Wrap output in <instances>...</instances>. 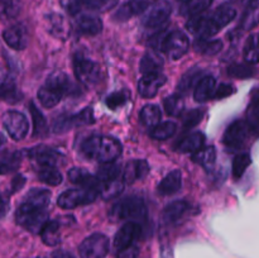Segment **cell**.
<instances>
[{
	"mask_svg": "<svg viewBox=\"0 0 259 258\" xmlns=\"http://www.w3.org/2000/svg\"><path fill=\"white\" fill-rule=\"evenodd\" d=\"M38 177H39L40 181L50 185V186H58L62 182V175L55 167L40 168L38 172Z\"/></svg>",
	"mask_w": 259,
	"mask_h": 258,
	"instance_id": "ee69618b",
	"label": "cell"
},
{
	"mask_svg": "<svg viewBox=\"0 0 259 258\" xmlns=\"http://www.w3.org/2000/svg\"><path fill=\"white\" fill-rule=\"evenodd\" d=\"M195 48L197 52L205 56H215L222 51L223 42L219 39H206V38H197L195 42Z\"/></svg>",
	"mask_w": 259,
	"mask_h": 258,
	"instance_id": "d590c367",
	"label": "cell"
},
{
	"mask_svg": "<svg viewBox=\"0 0 259 258\" xmlns=\"http://www.w3.org/2000/svg\"><path fill=\"white\" fill-rule=\"evenodd\" d=\"M252 133L249 125L245 120H234L225 131L223 136V143L230 151H237L242 148L247 142L248 137Z\"/></svg>",
	"mask_w": 259,
	"mask_h": 258,
	"instance_id": "9c48e42d",
	"label": "cell"
},
{
	"mask_svg": "<svg viewBox=\"0 0 259 258\" xmlns=\"http://www.w3.org/2000/svg\"><path fill=\"white\" fill-rule=\"evenodd\" d=\"M73 70L77 80L86 88L96 85L100 80V67L98 63L80 55L73 60Z\"/></svg>",
	"mask_w": 259,
	"mask_h": 258,
	"instance_id": "ba28073f",
	"label": "cell"
},
{
	"mask_svg": "<svg viewBox=\"0 0 259 258\" xmlns=\"http://www.w3.org/2000/svg\"><path fill=\"white\" fill-rule=\"evenodd\" d=\"M81 152L89 159H95L101 163H110L121 154V144L111 137L93 136L82 142Z\"/></svg>",
	"mask_w": 259,
	"mask_h": 258,
	"instance_id": "6da1fadb",
	"label": "cell"
},
{
	"mask_svg": "<svg viewBox=\"0 0 259 258\" xmlns=\"http://www.w3.org/2000/svg\"><path fill=\"white\" fill-rule=\"evenodd\" d=\"M77 29L82 34L96 35L103 30V22L93 14H82L77 19Z\"/></svg>",
	"mask_w": 259,
	"mask_h": 258,
	"instance_id": "d4e9b609",
	"label": "cell"
},
{
	"mask_svg": "<svg viewBox=\"0 0 259 258\" xmlns=\"http://www.w3.org/2000/svg\"><path fill=\"white\" fill-rule=\"evenodd\" d=\"M204 109H195V110L187 113V115L185 116V128H191V126L196 125L201 121L202 116H204Z\"/></svg>",
	"mask_w": 259,
	"mask_h": 258,
	"instance_id": "f5cc1de1",
	"label": "cell"
},
{
	"mask_svg": "<svg viewBox=\"0 0 259 258\" xmlns=\"http://www.w3.org/2000/svg\"><path fill=\"white\" fill-rule=\"evenodd\" d=\"M243 2H244V3H245V4H247V3H249V2H250V0H243Z\"/></svg>",
	"mask_w": 259,
	"mask_h": 258,
	"instance_id": "94428289",
	"label": "cell"
},
{
	"mask_svg": "<svg viewBox=\"0 0 259 258\" xmlns=\"http://www.w3.org/2000/svg\"><path fill=\"white\" fill-rule=\"evenodd\" d=\"M121 174V168L114 163H104L103 166L99 168L98 174H96V179L99 182H106L113 181V180H118Z\"/></svg>",
	"mask_w": 259,
	"mask_h": 258,
	"instance_id": "b9f144b4",
	"label": "cell"
},
{
	"mask_svg": "<svg viewBox=\"0 0 259 258\" xmlns=\"http://www.w3.org/2000/svg\"><path fill=\"white\" fill-rule=\"evenodd\" d=\"M212 0H184L182 12L186 15H199L210 7Z\"/></svg>",
	"mask_w": 259,
	"mask_h": 258,
	"instance_id": "7bdbcfd3",
	"label": "cell"
},
{
	"mask_svg": "<svg viewBox=\"0 0 259 258\" xmlns=\"http://www.w3.org/2000/svg\"><path fill=\"white\" fill-rule=\"evenodd\" d=\"M166 76L162 75L161 72L156 73H147L138 82V93L143 98H153L157 95L159 89L166 83Z\"/></svg>",
	"mask_w": 259,
	"mask_h": 258,
	"instance_id": "4fadbf2b",
	"label": "cell"
},
{
	"mask_svg": "<svg viewBox=\"0 0 259 258\" xmlns=\"http://www.w3.org/2000/svg\"><path fill=\"white\" fill-rule=\"evenodd\" d=\"M215 90H217V81L212 76H205L199 82L196 83V88L194 91V98L196 101L204 103L214 98Z\"/></svg>",
	"mask_w": 259,
	"mask_h": 258,
	"instance_id": "7402d4cb",
	"label": "cell"
},
{
	"mask_svg": "<svg viewBox=\"0 0 259 258\" xmlns=\"http://www.w3.org/2000/svg\"><path fill=\"white\" fill-rule=\"evenodd\" d=\"M177 125L174 121H163V123H158L156 126H153L151 132V137L157 141H164L168 139L176 133Z\"/></svg>",
	"mask_w": 259,
	"mask_h": 258,
	"instance_id": "f35d334b",
	"label": "cell"
},
{
	"mask_svg": "<svg viewBox=\"0 0 259 258\" xmlns=\"http://www.w3.org/2000/svg\"><path fill=\"white\" fill-rule=\"evenodd\" d=\"M98 191L94 189H70L58 196L57 205L62 209H73L95 201Z\"/></svg>",
	"mask_w": 259,
	"mask_h": 258,
	"instance_id": "52a82bcc",
	"label": "cell"
},
{
	"mask_svg": "<svg viewBox=\"0 0 259 258\" xmlns=\"http://www.w3.org/2000/svg\"><path fill=\"white\" fill-rule=\"evenodd\" d=\"M3 142H4V138H3V137L0 136V146H2V144H3Z\"/></svg>",
	"mask_w": 259,
	"mask_h": 258,
	"instance_id": "91938a15",
	"label": "cell"
},
{
	"mask_svg": "<svg viewBox=\"0 0 259 258\" xmlns=\"http://www.w3.org/2000/svg\"><path fill=\"white\" fill-rule=\"evenodd\" d=\"M129 96H131V93L126 90L116 91V93L110 94V95L106 98V105L111 109V110H115V109L120 108L124 104L128 101Z\"/></svg>",
	"mask_w": 259,
	"mask_h": 258,
	"instance_id": "c3c4849f",
	"label": "cell"
},
{
	"mask_svg": "<svg viewBox=\"0 0 259 258\" xmlns=\"http://www.w3.org/2000/svg\"><path fill=\"white\" fill-rule=\"evenodd\" d=\"M205 143V136L201 132H195V133L189 134V136L185 137L181 142L179 143V149L182 153H195L196 151H199Z\"/></svg>",
	"mask_w": 259,
	"mask_h": 258,
	"instance_id": "83f0119b",
	"label": "cell"
},
{
	"mask_svg": "<svg viewBox=\"0 0 259 258\" xmlns=\"http://www.w3.org/2000/svg\"><path fill=\"white\" fill-rule=\"evenodd\" d=\"M50 200L51 192L45 189H32L25 196V202L34 205V206L43 207V209H47V206L50 205Z\"/></svg>",
	"mask_w": 259,
	"mask_h": 258,
	"instance_id": "8d00e7d4",
	"label": "cell"
},
{
	"mask_svg": "<svg viewBox=\"0 0 259 258\" xmlns=\"http://www.w3.org/2000/svg\"><path fill=\"white\" fill-rule=\"evenodd\" d=\"M189 47L190 43L186 34L180 30H174L162 38L158 50H161L168 58L176 61L186 55Z\"/></svg>",
	"mask_w": 259,
	"mask_h": 258,
	"instance_id": "5b68a950",
	"label": "cell"
},
{
	"mask_svg": "<svg viewBox=\"0 0 259 258\" xmlns=\"http://www.w3.org/2000/svg\"><path fill=\"white\" fill-rule=\"evenodd\" d=\"M250 132L259 136V90L252 96L247 109V120Z\"/></svg>",
	"mask_w": 259,
	"mask_h": 258,
	"instance_id": "1f68e13d",
	"label": "cell"
},
{
	"mask_svg": "<svg viewBox=\"0 0 259 258\" xmlns=\"http://www.w3.org/2000/svg\"><path fill=\"white\" fill-rule=\"evenodd\" d=\"M200 75H201V71L200 70H191L187 73H185L184 77H182L181 81L179 82L180 90L185 93V91H187L189 89H191L192 86L196 83L197 78L200 77Z\"/></svg>",
	"mask_w": 259,
	"mask_h": 258,
	"instance_id": "f907efd6",
	"label": "cell"
},
{
	"mask_svg": "<svg viewBox=\"0 0 259 258\" xmlns=\"http://www.w3.org/2000/svg\"><path fill=\"white\" fill-rule=\"evenodd\" d=\"M124 184L121 180H113V181H106V182H99L98 192L103 199L109 200L116 197L119 194L123 191Z\"/></svg>",
	"mask_w": 259,
	"mask_h": 258,
	"instance_id": "836d02e7",
	"label": "cell"
},
{
	"mask_svg": "<svg viewBox=\"0 0 259 258\" xmlns=\"http://www.w3.org/2000/svg\"><path fill=\"white\" fill-rule=\"evenodd\" d=\"M19 154L14 153L10 154L9 157L4 158L3 161H0V175L7 174V172L13 171L14 168H17L19 166Z\"/></svg>",
	"mask_w": 259,
	"mask_h": 258,
	"instance_id": "816d5d0a",
	"label": "cell"
},
{
	"mask_svg": "<svg viewBox=\"0 0 259 258\" xmlns=\"http://www.w3.org/2000/svg\"><path fill=\"white\" fill-rule=\"evenodd\" d=\"M8 209H9V202L5 199H3V197H0V219L7 215Z\"/></svg>",
	"mask_w": 259,
	"mask_h": 258,
	"instance_id": "9f6ffc18",
	"label": "cell"
},
{
	"mask_svg": "<svg viewBox=\"0 0 259 258\" xmlns=\"http://www.w3.org/2000/svg\"><path fill=\"white\" fill-rule=\"evenodd\" d=\"M161 109L158 108L154 104H149V105L143 106V109L141 110V114H139V118H141V121L148 128H153L157 124L161 121Z\"/></svg>",
	"mask_w": 259,
	"mask_h": 258,
	"instance_id": "e575fe53",
	"label": "cell"
},
{
	"mask_svg": "<svg viewBox=\"0 0 259 258\" xmlns=\"http://www.w3.org/2000/svg\"><path fill=\"white\" fill-rule=\"evenodd\" d=\"M15 220L24 229L32 233H39L48 222L47 209L34 206L24 201L15 212Z\"/></svg>",
	"mask_w": 259,
	"mask_h": 258,
	"instance_id": "277c9868",
	"label": "cell"
},
{
	"mask_svg": "<svg viewBox=\"0 0 259 258\" xmlns=\"http://www.w3.org/2000/svg\"><path fill=\"white\" fill-rule=\"evenodd\" d=\"M139 249L137 245H129V247L124 248V249L119 250L116 258H137L138 257Z\"/></svg>",
	"mask_w": 259,
	"mask_h": 258,
	"instance_id": "11a10c76",
	"label": "cell"
},
{
	"mask_svg": "<svg viewBox=\"0 0 259 258\" xmlns=\"http://www.w3.org/2000/svg\"><path fill=\"white\" fill-rule=\"evenodd\" d=\"M190 204L185 200L174 201L166 206L163 211V220L166 224H176L180 219L184 218V215L189 211Z\"/></svg>",
	"mask_w": 259,
	"mask_h": 258,
	"instance_id": "cb8c5ba5",
	"label": "cell"
},
{
	"mask_svg": "<svg viewBox=\"0 0 259 258\" xmlns=\"http://www.w3.org/2000/svg\"><path fill=\"white\" fill-rule=\"evenodd\" d=\"M75 90V85L70 77L61 71H56L47 78L45 85L38 91V100L45 108H53L57 105L66 94Z\"/></svg>",
	"mask_w": 259,
	"mask_h": 258,
	"instance_id": "7a4b0ae2",
	"label": "cell"
},
{
	"mask_svg": "<svg viewBox=\"0 0 259 258\" xmlns=\"http://www.w3.org/2000/svg\"><path fill=\"white\" fill-rule=\"evenodd\" d=\"M187 29L196 34L199 38H206V39L215 35L220 30L210 17L192 18L187 23Z\"/></svg>",
	"mask_w": 259,
	"mask_h": 258,
	"instance_id": "e0dca14e",
	"label": "cell"
},
{
	"mask_svg": "<svg viewBox=\"0 0 259 258\" xmlns=\"http://www.w3.org/2000/svg\"><path fill=\"white\" fill-rule=\"evenodd\" d=\"M192 161L195 163H199L200 166L205 167L207 171H210L214 167L215 161H217V149L212 146L201 147L199 151H196L194 153Z\"/></svg>",
	"mask_w": 259,
	"mask_h": 258,
	"instance_id": "f1b7e54d",
	"label": "cell"
},
{
	"mask_svg": "<svg viewBox=\"0 0 259 258\" xmlns=\"http://www.w3.org/2000/svg\"><path fill=\"white\" fill-rule=\"evenodd\" d=\"M110 244L106 235L95 233L85 238L78 245V254L81 258H105L108 255Z\"/></svg>",
	"mask_w": 259,
	"mask_h": 258,
	"instance_id": "8992f818",
	"label": "cell"
},
{
	"mask_svg": "<svg viewBox=\"0 0 259 258\" xmlns=\"http://www.w3.org/2000/svg\"><path fill=\"white\" fill-rule=\"evenodd\" d=\"M94 114L93 109L85 108L81 113L75 114V115H68L66 118H60L53 124V131L56 133H62V132L70 131L73 126L88 125V124L94 123Z\"/></svg>",
	"mask_w": 259,
	"mask_h": 258,
	"instance_id": "7c38bea8",
	"label": "cell"
},
{
	"mask_svg": "<svg viewBox=\"0 0 259 258\" xmlns=\"http://www.w3.org/2000/svg\"><path fill=\"white\" fill-rule=\"evenodd\" d=\"M22 12L20 0H0V17L4 20H12Z\"/></svg>",
	"mask_w": 259,
	"mask_h": 258,
	"instance_id": "74e56055",
	"label": "cell"
},
{
	"mask_svg": "<svg viewBox=\"0 0 259 258\" xmlns=\"http://www.w3.org/2000/svg\"><path fill=\"white\" fill-rule=\"evenodd\" d=\"M139 233H141V227H139L138 223H125V224L119 229L115 238H114V248H115L116 252H119V250L124 249V248L133 244V242L136 240V238L138 237Z\"/></svg>",
	"mask_w": 259,
	"mask_h": 258,
	"instance_id": "9a60e30c",
	"label": "cell"
},
{
	"mask_svg": "<svg viewBox=\"0 0 259 258\" xmlns=\"http://www.w3.org/2000/svg\"><path fill=\"white\" fill-rule=\"evenodd\" d=\"M182 186V175L179 169H174L169 172L161 182H159L157 191L162 196H168V195H174L181 189Z\"/></svg>",
	"mask_w": 259,
	"mask_h": 258,
	"instance_id": "ffe728a7",
	"label": "cell"
},
{
	"mask_svg": "<svg viewBox=\"0 0 259 258\" xmlns=\"http://www.w3.org/2000/svg\"><path fill=\"white\" fill-rule=\"evenodd\" d=\"M252 163V158H250L249 153H240L233 161V176L234 179H240L247 171L248 167Z\"/></svg>",
	"mask_w": 259,
	"mask_h": 258,
	"instance_id": "bcb514c9",
	"label": "cell"
},
{
	"mask_svg": "<svg viewBox=\"0 0 259 258\" xmlns=\"http://www.w3.org/2000/svg\"><path fill=\"white\" fill-rule=\"evenodd\" d=\"M29 110L30 114H32L33 124H34V136H42V134H45V132L47 131V121H46V118L43 116V114L38 110V108L34 105V103L29 104Z\"/></svg>",
	"mask_w": 259,
	"mask_h": 258,
	"instance_id": "7dc6e473",
	"label": "cell"
},
{
	"mask_svg": "<svg viewBox=\"0 0 259 258\" xmlns=\"http://www.w3.org/2000/svg\"><path fill=\"white\" fill-rule=\"evenodd\" d=\"M171 4L166 0H161L156 4L149 5L148 9L144 12V17L142 22H143V25L147 29H158V28H162L166 24L169 15H171Z\"/></svg>",
	"mask_w": 259,
	"mask_h": 258,
	"instance_id": "30bf717a",
	"label": "cell"
},
{
	"mask_svg": "<svg viewBox=\"0 0 259 258\" xmlns=\"http://www.w3.org/2000/svg\"><path fill=\"white\" fill-rule=\"evenodd\" d=\"M149 174V164L146 159H134L128 162L123 169V179L126 184L143 180Z\"/></svg>",
	"mask_w": 259,
	"mask_h": 258,
	"instance_id": "d6986e66",
	"label": "cell"
},
{
	"mask_svg": "<svg viewBox=\"0 0 259 258\" xmlns=\"http://www.w3.org/2000/svg\"><path fill=\"white\" fill-rule=\"evenodd\" d=\"M29 157L34 164H37L40 168H47V167H55L58 163V158L60 154L53 149L48 148V147H35V148L30 149Z\"/></svg>",
	"mask_w": 259,
	"mask_h": 258,
	"instance_id": "ac0fdd59",
	"label": "cell"
},
{
	"mask_svg": "<svg viewBox=\"0 0 259 258\" xmlns=\"http://www.w3.org/2000/svg\"><path fill=\"white\" fill-rule=\"evenodd\" d=\"M228 73L230 76L235 78H249L252 76H254V70L250 67L249 65H243V63H235V65H232L228 70Z\"/></svg>",
	"mask_w": 259,
	"mask_h": 258,
	"instance_id": "681fc988",
	"label": "cell"
},
{
	"mask_svg": "<svg viewBox=\"0 0 259 258\" xmlns=\"http://www.w3.org/2000/svg\"><path fill=\"white\" fill-rule=\"evenodd\" d=\"M3 124H4V128L7 129L8 134L14 141L24 139L29 131V123H28L27 116L17 110L7 111L3 116Z\"/></svg>",
	"mask_w": 259,
	"mask_h": 258,
	"instance_id": "8fae6325",
	"label": "cell"
},
{
	"mask_svg": "<svg viewBox=\"0 0 259 258\" xmlns=\"http://www.w3.org/2000/svg\"><path fill=\"white\" fill-rule=\"evenodd\" d=\"M48 23H50V32L52 33L55 37L61 38V39H66L67 35L70 34V27H68L67 22L65 18L60 14H52L48 17Z\"/></svg>",
	"mask_w": 259,
	"mask_h": 258,
	"instance_id": "d6a6232c",
	"label": "cell"
},
{
	"mask_svg": "<svg viewBox=\"0 0 259 258\" xmlns=\"http://www.w3.org/2000/svg\"><path fill=\"white\" fill-rule=\"evenodd\" d=\"M148 7L149 3L147 0H129L116 9L113 19L115 22H126L136 15L143 14Z\"/></svg>",
	"mask_w": 259,
	"mask_h": 258,
	"instance_id": "5bb4252c",
	"label": "cell"
},
{
	"mask_svg": "<svg viewBox=\"0 0 259 258\" xmlns=\"http://www.w3.org/2000/svg\"><path fill=\"white\" fill-rule=\"evenodd\" d=\"M0 98L9 101H13L12 99L18 98L14 81L7 75H0Z\"/></svg>",
	"mask_w": 259,
	"mask_h": 258,
	"instance_id": "f6af8a7d",
	"label": "cell"
},
{
	"mask_svg": "<svg viewBox=\"0 0 259 258\" xmlns=\"http://www.w3.org/2000/svg\"><path fill=\"white\" fill-rule=\"evenodd\" d=\"M237 17V10L234 7H232L230 4H224L220 5L211 15L210 18L212 19V22L217 24V27L219 29H223L224 27H227L229 23H232L233 20Z\"/></svg>",
	"mask_w": 259,
	"mask_h": 258,
	"instance_id": "484cf974",
	"label": "cell"
},
{
	"mask_svg": "<svg viewBox=\"0 0 259 258\" xmlns=\"http://www.w3.org/2000/svg\"><path fill=\"white\" fill-rule=\"evenodd\" d=\"M68 179H70L71 182L78 185V186H82L83 189L96 190L99 186V181L96 176H93L90 172L85 171L83 168H77V167L71 168L68 171Z\"/></svg>",
	"mask_w": 259,
	"mask_h": 258,
	"instance_id": "603a6c76",
	"label": "cell"
},
{
	"mask_svg": "<svg viewBox=\"0 0 259 258\" xmlns=\"http://www.w3.org/2000/svg\"><path fill=\"white\" fill-rule=\"evenodd\" d=\"M51 258H75V257H73L71 253L66 252V250H57V252L53 253Z\"/></svg>",
	"mask_w": 259,
	"mask_h": 258,
	"instance_id": "6f0895ef",
	"label": "cell"
},
{
	"mask_svg": "<svg viewBox=\"0 0 259 258\" xmlns=\"http://www.w3.org/2000/svg\"><path fill=\"white\" fill-rule=\"evenodd\" d=\"M164 110L168 115L172 116H179L180 114H182L185 109V101L182 99L181 95L179 94H174V95H169L168 98L164 99L163 101Z\"/></svg>",
	"mask_w": 259,
	"mask_h": 258,
	"instance_id": "ab89813d",
	"label": "cell"
},
{
	"mask_svg": "<svg viewBox=\"0 0 259 258\" xmlns=\"http://www.w3.org/2000/svg\"><path fill=\"white\" fill-rule=\"evenodd\" d=\"M244 60L248 63L259 62V33L248 38L244 47Z\"/></svg>",
	"mask_w": 259,
	"mask_h": 258,
	"instance_id": "60d3db41",
	"label": "cell"
},
{
	"mask_svg": "<svg viewBox=\"0 0 259 258\" xmlns=\"http://www.w3.org/2000/svg\"><path fill=\"white\" fill-rule=\"evenodd\" d=\"M5 43L10 48L17 51H22L28 45V32L27 28L23 24H14L12 27L7 28L3 33Z\"/></svg>",
	"mask_w": 259,
	"mask_h": 258,
	"instance_id": "2e32d148",
	"label": "cell"
},
{
	"mask_svg": "<svg viewBox=\"0 0 259 258\" xmlns=\"http://www.w3.org/2000/svg\"><path fill=\"white\" fill-rule=\"evenodd\" d=\"M234 93V88H233L230 83H222L219 88L215 90L214 98L215 99H224L227 96H230L232 94Z\"/></svg>",
	"mask_w": 259,
	"mask_h": 258,
	"instance_id": "db71d44e",
	"label": "cell"
},
{
	"mask_svg": "<svg viewBox=\"0 0 259 258\" xmlns=\"http://www.w3.org/2000/svg\"><path fill=\"white\" fill-rule=\"evenodd\" d=\"M40 238H42L43 243L50 247H55L58 243L61 242V235H60V224L58 222L53 220V222H47L42 230L39 232Z\"/></svg>",
	"mask_w": 259,
	"mask_h": 258,
	"instance_id": "f546056e",
	"label": "cell"
},
{
	"mask_svg": "<svg viewBox=\"0 0 259 258\" xmlns=\"http://www.w3.org/2000/svg\"><path fill=\"white\" fill-rule=\"evenodd\" d=\"M24 182H25L24 177H22V176H19V177H17V179H14V186H13L14 191H15V190L20 189V187H22L23 185H24Z\"/></svg>",
	"mask_w": 259,
	"mask_h": 258,
	"instance_id": "680465c9",
	"label": "cell"
},
{
	"mask_svg": "<svg viewBox=\"0 0 259 258\" xmlns=\"http://www.w3.org/2000/svg\"><path fill=\"white\" fill-rule=\"evenodd\" d=\"M240 24L244 29H252L259 24V0H250L247 3Z\"/></svg>",
	"mask_w": 259,
	"mask_h": 258,
	"instance_id": "4dcf8cb0",
	"label": "cell"
},
{
	"mask_svg": "<svg viewBox=\"0 0 259 258\" xmlns=\"http://www.w3.org/2000/svg\"><path fill=\"white\" fill-rule=\"evenodd\" d=\"M162 67H163V58L156 51L147 52L141 61V72L143 75L159 72Z\"/></svg>",
	"mask_w": 259,
	"mask_h": 258,
	"instance_id": "4316f807",
	"label": "cell"
},
{
	"mask_svg": "<svg viewBox=\"0 0 259 258\" xmlns=\"http://www.w3.org/2000/svg\"><path fill=\"white\" fill-rule=\"evenodd\" d=\"M119 3V0H73L70 4L71 12H76L80 8L93 10V12H106Z\"/></svg>",
	"mask_w": 259,
	"mask_h": 258,
	"instance_id": "44dd1931",
	"label": "cell"
},
{
	"mask_svg": "<svg viewBox=\"0 0 259 258\" xmlns=\"http://www.w3.org/2000/svg\"><path fill=\"white\" fill-rule=\"evenodd\" d=\"M109 218L113 222H119V220H129V222L144 220L147 218V206L141 197H126V199L118 201L111 206L110 211H109Z\"/></svg>",
	"mask_w": 259,
	"mask_h": 258,
	"instance_id": "3957f363",
	"label": "cell"
}]
</instances>
